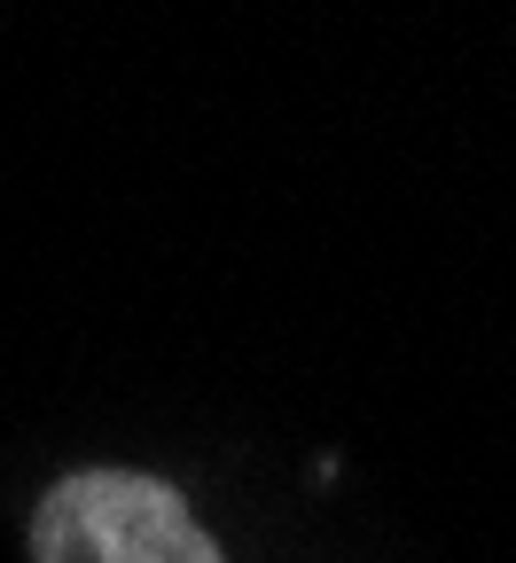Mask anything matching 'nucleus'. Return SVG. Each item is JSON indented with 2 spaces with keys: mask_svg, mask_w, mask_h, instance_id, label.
Returning a JSON list of instances; mask_svg holds the SVG:
<instances>
[{
  "mask_svg": "<svg viewBox=\"0 0 516 563\" xmlns=\"http://www.w3.org/2000/svg\"><path fill=\"white\" fill-rule=\"evenodd\" d=\"M32 563H219L173 485L141 470H79L32 517Z\"/></svg>",
  "mask_w": 516,
  "mask_h": 563,
  "instance_id": "obj_1",
  "label": "nucleus"
}]
</instances>
